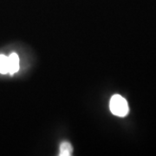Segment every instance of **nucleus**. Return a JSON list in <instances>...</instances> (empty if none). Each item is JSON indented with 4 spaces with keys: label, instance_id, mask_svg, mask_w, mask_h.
Listing matches in <instances>:
<instances>
[{
    "label": "nucleus",
    "instance_id": "f03ea898",
    "mask_svg": "<svg viewBox=\"0 0 156 156\" xmlns=\"http://www.w3.org/2000/svg\"><path fill=\"white\" fill-rule=\"evenodd\" d=\"M9 62V73L13 75L17 73L19 69V58L16 53H12L11 56L8 57Z\"/></svg>",
    "mask_w": 156,
    "mask_h": 156
},
{
    "label": "nucleus",
    "instance_id": "7ed1b4c3",
    "mask_svg": "<svg viewBox=\"0 0 156 156\" xmlns=\"http://www.w3.org/2000/svg\"><path fill=\"white\" fill-rule=\"evenodd\" d=\"M60 156H70L73 154V147L70 143L67 141H63L60 146V151H59Z\"/></svg>",
    "mask_w": 156,
    "mask_h": 156
},
{
    "label": "nucleus",
    "instance_id": "f257e3e1",
    "mask_svg": "<svg viewBox=\"0 0 156 156\" xmlns=\"http://www.w3.org/2000/svg\"><path fill=\"white\" fill-rule=\"evenodd\" d=\"M109 108L112 114L119 117L126 116L129 111L128 101L120 95L112 96L109 102Z\"/></svg>",
    "mask_w": 156,
    "mask_h": 156
},
{
    "label": "nucleus",
    "instance_id": "20e7f679",
    "mask_svg": "<svg viewBox=\"0 0 156 156\" xmlns=\"http://www.w3.org/2000/svg\"><path fill=\"white\" fill-rule=\"evenodd\" d=\"M0 73L7 74L9 73V62L8 57L5 55H0Z\"/></svg>",
    "mask_w": 156,
    "mask_h": 156
}]
</instances>
